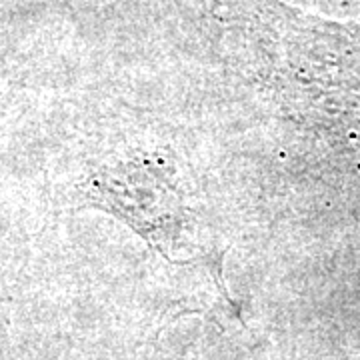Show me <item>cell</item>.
Segmentation results:
<instances>
[{
	"mask_svg": "<svg viewBox=\"0 0 360 360\" xmlns=\"http://www.w3.org/2000/svg\"><path fill=\"white\" fill-rule=\"evenodd\" d=\"M176 172L158 158H136L106 170L96 180L98 202L139 231L165 257L180 250L188 214L176 186Z\"/></svg>",
	"mask_w": 360,
	"mask_h": 360,
	"instance_id": "6da1fadb",
	"label": "cell"
}]
</instances>
